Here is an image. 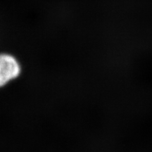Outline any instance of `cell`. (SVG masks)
Masks as SVG:
<instances>
[{
	"label": "cell",
	"mask_w": 152,
	"mask_h": 152,
	"mask_svg": "<svg viewBox=\"0 0 152 152\" xmlns=\"http://www.w3.org/2000/svg\"><path fill=\"white\" fill-rule=\"evenodd\" d=\"M21 74V64L14 55L0 53V90L18 80Z\"/></svg>",
	"instance_id": "cell-1"
}]
</instances>
